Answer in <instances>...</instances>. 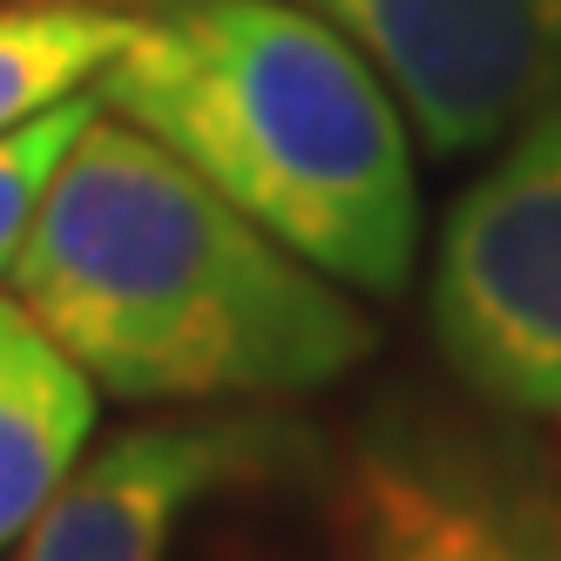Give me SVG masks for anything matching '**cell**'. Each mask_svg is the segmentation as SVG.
Masks as SVG:
<instances>
[{
	"label": "cell",
	"instance_id": "cell-1",
	"mask_svg": "<svg viewBox=\"0 0 561 561\" xmlns=\"http://www.w3.org/2000/svg\"><path fill=\"white\" fill-rule=\"evenodd\" d=\"M8 291L129 407L305 399L379 345L339 277L102 102L21 237Z\"/></svg>",
	"mask_w": 561,
	"mask_h": 561
},
{
	"label": "cell",
	"instance_id": "cell-2",
	"mask_svg": "<svg viewBox=\"0 0 561 561\" xmlns=\"http://www.w3.org/2000/svg\"><path fill=\"white\" fill-rule=\"evenodd\" d=\"M95 102L345 291L392 298L413 277V123L298 0H149Z\"/></svg>",
	"mask_w": 561,
	"mask_h": 561
},
{
	"label": "cell",
	"instance_id": "cell-3",
	"mask_svg": "<svg viewBox=\"0 0 561 561\" xmlns=\"http://www.w3.org/2000/svg\"><path fill=\"white\" fill-rule=\"evenodd\" d=\"M426 318L467 392L561 420V102L520 123L447 210Z\"/></svg>",
	"mask_w": 561,
	"mask_h": 561
},
{
	"label": "cell",
	"instance_id": "cell-4",
	"mask_svg": "<svg viewBox=\"0 0 561 561\" xmlns=\"http://www.w3.org/2000/svg\"><path fill=\"white\" fill-rule=\"evenodd\" d=\"M339 501L352 561H561V480L494 426L392 413Z\"/></svg>",
	"mask_w": 561,
	"mask_h": 561
},
{
	"label": "cell",
	"instance_id": "cell-5",
	"mask_svg": "<svg viewBox=\"0 0 561 561\" xmlns=\"http://www.w3.org/2000/svg\"><path fill=\"white\" fill-rule=\"evenodd\" d=\"M366 55L433 156H473L561 102V0H298Z\"/></svg>",
	"mask_w": 561,
	"mask_h": 561
},
{
	"label": "cell",
	"instance_id": "cell-6",
	"mask_svg": "<svg viewBox=\"0 0 561 561\" xmlns=\"http://www.w3.org/2000/svg\"><path fill=\"white\" fill-rule=\"evenodd\" d=\"M264 413H190L123 426L68 473L14 561H176V514L257 439Z\"/></svg>",
	"mask_w": 561,
	"mask_h": 561
},
{
	"label": "cell",
	"instance_id": "cell-7",
	"mask_svg": "<svg viewBox=\"0 0 561 561\" xmlns=\"http://www.w3.org/2000/svg\"><path fill=\"white\" fill-rule=\"evenodd\" d=\"M102 386L55 345L14 291H0V554L55 507L89 460Z\"/></svg>",
	"mask_w": 561,
	"mask_h": 561
},
{
	"label": "cell",
	"instance_id": "cell-8",
	"mask_svg": "<svg viewBox=\"0 0 561 561\" xmlns=\"http://www.w3.org/2000/svg\"><path fill=\"white\" fill-rule=\"evenodd\" d=\"M136 21L142 8L108 0H0V136L95 95Z\"/></svg>",
	"mask_w": 561,
	"mask_h": 561
},
{
	"label": "cell",
	"instance_id": "cell-9",
	"mask_svg": "<svg viewBox=\"0 0 561 561\" xmlns=\"http://www.w3.org/2000/svg\"><path fill=\"white\" fill-rule=\"evenodd\" d=\"M89 115H95V95L55 108V115H42V123H27L14 136H0V285H8V271L21 257V237H27L34 210H42L55 170L68 163L75 136L89 129Z\"/></svg>",
	"mask_w": 561,
	"mask_h": 561
}]
</instances>
